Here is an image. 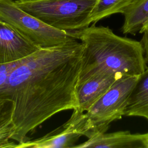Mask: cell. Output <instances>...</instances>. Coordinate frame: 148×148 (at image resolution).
<instances>
[{"label":"cell","instance_id":"cell-17","mask_svg":"<svg viewBox=\"0 0 148 148\" xmlns=\"http://www.w3.org/2000/svg\"><path fill=\"white\" fill-rule=\"evenodd\" d=\"M147 36H148V32H147Z\"/></svg>","mask_w":148,"mask_h":148},{"label":"cell","instance_id":"cell-15","mask_svg":"<svg viewBox=\"0 0 148 148\" xmlns=\"http://www.w3.org/2000/svg\"><path fill=\"white\" fill-rule=\"evenodd\" d=\"M147 31H148V21L144 25V26L143 27V28H142V29L140 30V31L139 33L142 34V33H143L144 32Z\"/></svg>","mask_w":148,"mask_h":148},{"label":"cell","instance_id":"cell-3","mask_svg":"<svg viewBox=\"0 0 148 148\" xmlns=\"http://www.w3.org/2000/svg\"><path fill=\"white\" fill-rule=\"evenodd\" d=\"M97 0H15L23 10L56 29L72 31L91 24Z\"/></svg>","mask_w":148,"mask_h":148},{"label":"cell","instance_id":"cell-13","mask_svg":"<svg viewBox=\"0 0 148 148\" xmlns=\"http://www.w3.org/2000/svg\"><path fill=\"white\" fill-rule=\"evenodd\" d=\"M138 0H97L90 15L91 23L116 13H123Z\"/></svg>","mask_w":148,"mask_h":148},{"label":"cell","instance_id":"cell-9","mask_svg":"<svg viewBox=\"0 0 148 148\" xmlns=\"http://www.w3.org/2000/svg\"><path fill=\"white\" fill-rule=\"evenodd\" d=\"M121 76L114 73H102L77 84L76 109L83 112L87 111Z\"/></svg>","mask_w":148,"mask_h":148},{"label":"cell","instance_id":"cell-10","mask_svg":"<svg viewBox=\"0 0 148 148\" xmlns=\"http://www.w3.org/2000/svg\"><path fill=\"white\" fill-rule=\"evenodd\" d=\"M124 116L143 117L148 122V66L138 77L128 98Z\"/></svg>","mask_w":148,"mask_h":148},{"label":"cell","instance_id":"cell-1","mask_svg":"<svg viewBox=\"0 0 148 148\" xmlns=\"http://www.w3.org/2000/svg\"><path fill=\"white\" fill-rule=\"evenodd\" d=\"M83 46L77 39L40 48L23 59L12 71L5 88L13 100L12 138L17 144L56 113L76 108V87L81 69Z\"/></svg>","mask_w":148,"mask_h":148},{"label":"cell","instance_id":"cell-16","mask_svg":"<svg viewBox=\"0 0 148 148\" xmlns=\"http://www.w3.org/2000/svg\"><path fill=\"white\" fill-rule=\"evenodd\" d=\"M147 147H148V132H147Z\"/></svg>","mask_w":148,"mask_h":148},{"label":"cell","instance_id":"cell-8","mask_svg":"<svg viewBox=\"0 0 148 148\" xmlns=\"http://www.w3.org/2000/svg\"><path fill=\"white\" fill-rule=\"evenodd\" d=\"M73 148H148L147 134H133L129 131L96 132Z\"/></svg>","mask_w":148,"mask_h":148},{"label":"cell","instance_id":"cell-14","mask_svg":"<svg viewBox=\"0 0 148 148\" xmlns=\"http://www.w3.org/2000/svg\"><path fill=\"white\" fill-rule=\"evenodd\" d=\"M23 59L4 64H0V95H5V86L12 71L21 62Z\"/></svg>","mask_w":148,"mask_h":148},{"label":"cell","instance_id":"cell-6","mask_svg":"<svg viewBox=\"0 0 148 148\" xmlns=\"http://www.w3.org/2000/svg\"><path fill=\"white\" fill-rule=\"evenodd\" d=\"M69 120L60 127L34 140L17 145V148H72L82 136L90 132L85 112L76 108Z\"/></svg>","mask_w":148,"mask_h":148},{"label":"cell","instance_id":"cell-12","mask_svg":"<svg viewBox=\"0 0 148 148\" xmlns=\"http://www.w3.org/2000/svg\"><path fill=\"white\" fill-rule=\"evenodd\" d=\"M121 31L124 34L135 35L140 32L148 21V0H138L123 13Z\"/></svg>","mask_w":148,"mask_h":148},{"label":"cell","instance_id":"cell-4","mask_svg":"<svg viewBox=\"0 0 148 148\" xmlns=\"http://www.w3.org/2000/svg\"><path fill=\"white\" fill-rule=\"evenodd\" d=\"M0 20L40 48L56 47L73 39L68 31L53 28L21 9L15 0H0Z\"/></svg>","mask_w":148,"mask_h":148},{"label":"cell","instance_id":"cell-2","mask_svg":"<svg viewBox=\"0 0 148 148\" xmlns=\"http://www.w3.org/2000/svg\"><path fill=\"white\" fill-rule=\"evenodd\" d=\"M68 32L83 46L77 84L102 73L138 76L147 67L140 41L117 35L108 27L93 24Z\"/></svg>","mask_w":148,"mask_h":148},{"label":"cell","instance_id":"cell-5","mask_svg":"<svg viewBox=\"0 0 148 148\" xmlns=\"http://www.w3.org/2000/svg\"><path fill=\"white\" fill-rule=\"evenodd\" d=\"M138 76L119 77L110 88L87 110L86 114L90 132H105L112 122L124 116L128 98Z\"/></svg>","mask_w":148,"mask_h":148},{"label":"cell","instance_id":"cell-11","mask_svg":"<svg viewBox=\"0 0 148 148\" xmlns=\"http://www.w3.org/2000/svg\"><path fill=\"white\" fill-rule=\"evenodd\" d=\"M15 109L13 100L0 95V148H16V143L12 139L16 127L13 121Z\"/></svg>","mask_w":148,"mask_h":148},{"label":"cell","instance_id":"cell-7","mask_svg":"<svg viewBox=\"0 0 148 148\" xmlns=\"http://www.w3.org/2000/svg\"><path fill=\"white\" fill-rule=\"evenodd\" d=\"M40 49L10 24L0 20V64L24 59Z\"/></svg>","mask_w":148,"mask_h":148}]
</instances>
